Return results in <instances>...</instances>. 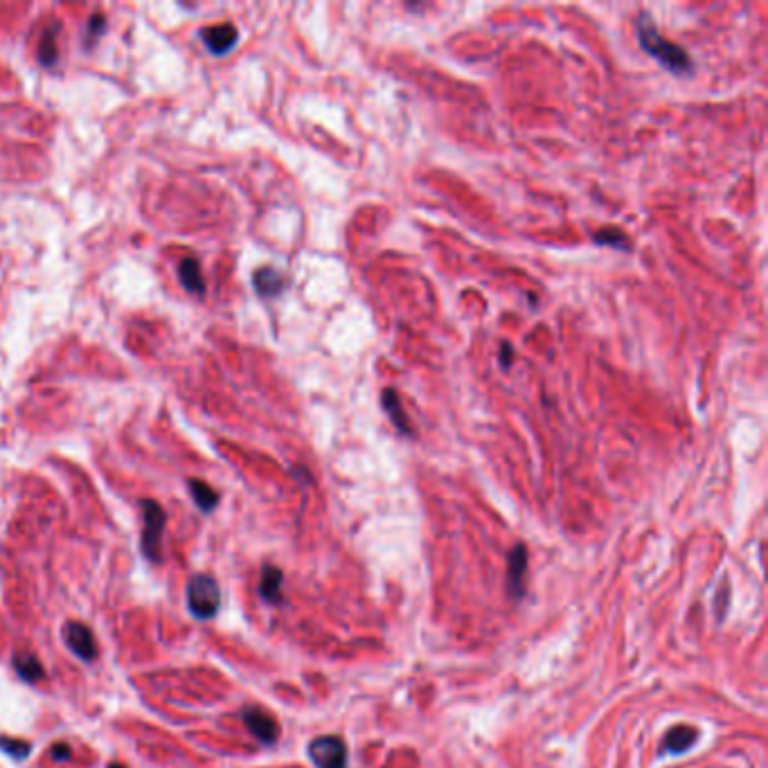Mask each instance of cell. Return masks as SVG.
Returning <instances> with one entry per match:
<instances>
[{
    "mask_svg": "<svg viewBox=\"0 0 768 768\" xmlns=\"http://www.w3.org/2000/svg\"><path fill=\"white\" fill-rule=\"evenodd\" d=\"M636 30H638V41L640 45L652 54L654 59H658L665 68H670L672 72H690L692 70V59L690 54L685 52L681 45H676L672 41H667L665 36L656 30V25L652 23V18L647 14H640L636 18Z\"/></svg>",
    "mask_w": 768,
    "mask_h": 768,
    "instance_id": "1",
    "label": "cell"
},
{
    "mask_svg": "<svg viewBox=\"0 0 768 768\" xmlns=\"http://www.w3.org/2000/svg\"><path fill=\"white\" fill-rule=\"evenodd\" d=\"M243 724L248 726V730L252 735H255L261 744L266 746H273L277 739H279V726L275 717H270L266 710L261 708H255V706H248L243 708Z\"/></svg>",
    "mask_w": 768,
    "mask_h": 768,
    "instance_id": "6",
    "label": "cell"
},
{
    "mask_svg": "<svg viewBox=\"0 0 768 768\" xmlns=\"http://www.w3.org/2000/svg\"><path fill=\"white\" fill-rule=\"evenodd\" d=\"M527 573V550L525 546H516L509 555V591L514 597L523 595V577Z\"/></svg>",
    "mask_w": 768,
    "mask_h": 768,
    "instance_id": "8",
    "label": "cell"
},
{
    "mask_svg": "<svg viewBox=\"0 0 768 768\" xmlns=\"http://www.w3.org/2000/svg\"><path fill=\"white\" fill-rule=\"evenodd\" d=\"M57 32H59L57 23H52L48 30L43 32V39L39 43V61L43 66H52V63L57 61Z\"/></svg>",
    "mask_w": 768,
    "mask_h": 768,
    "instance_id": "16",
    "label": "cell"
},
{
    "mask_svg": "<svg viewBox=\"0 0 768 768\" xmlns=\"http://www.w3.org/2000/svg\"><path fill=\"white\" fill-rule=\"evenodd\" d=\"M381 403L383 408L387 412V417H390V421L394 424L396 428H399L403 435H410V426L408 421H405V414H403V408H401V401L399 396H396V392L392 390V387H385L383 390V396H381Z\"/></svg>",
    "mask_w": 768,
    "mask_h": 768,
    "instance_id": "13",
    "label": "cell"
},
{
    "mask_svg": "<svg viewBox=\"0 0 768 768\" xmlns=\"http://www.w3.org/2000/svg\"><path fill=\"white\" fill-rule=\"evenodd\" d=\"M189 491H192V498L201 512H212L219 503V494L203 480H189Z\"/></svg>",
    "mask_w": 768,
    "mask_h": 768,
    "instance_id": "15",
    "label": "cell"
},
{
    "mask_svg": "<svg viewBox=\"0 0 768 768\" xmlns=\"http://www.w3.org/2000/svg\"><path fill=\"white\" fill-rule=\"evenodd\" d=\"M221 591L210 575H194L187 584V606L198 620H212L219 611Z\"/></svg>",
    "mask_w": 768,
    "mask_h": 768,
    "instance_id": "2",
    "label": "cell"
},
{
    "mask_svg": "<svg viewBox=\"0 0 768 768\" xmlns=\"http://www.w3.org/2000/svg\"><path fill=\"white\" fill-rule=\"evenodd\" d=\"M512 356H514V349H512V345H509V342H503V347H500V365L505 367V369H507L509 365H512Z\"/></svg>",
    "mask_w": 768,
    "mask_h": 768,
    "instance_id": "21",
    "label": "cell"
},
{
    "mask_svg": "<svg viewBox=\"0 0 768 768\" xmlns=\"http://www.w3.org/2000/svg\"><path fill=\"white\" fill-rule=\"evenodd\" d=\"M309 757L315 768H347V748L338 737H318L309 744Z\"/></svg>",
    "mask_w": 768,
    "mask_h": 768,
    "instance_id": "4",
    "label": "cell"
},
{
    "mask_svg": "<svg viewBox=\"0 0 768 768\" xmlns=\"http://www.w3.org/2000/svg\"><path fill=\"white\" fill-rule=\"evenodd\" d=\"M50 753H52V757H54V760H59V762H66L68 757H70V748H68L66 744H54Z\"/></svg>",
    "mask_w": 768,
    "mask_h": 768,
    "instance_id": "20",
    "label": "cell"
},
{
    "mask_svg": "<svg viewBox=\"0 0 768 768\" xmlns=\"http://www.w3.org/2000/svg\"><path fill=\"white\" fill-rule=\"evenodd\" d=\"M108 768H115V764H113V766H108Z\"/></svg>",
    "mask_w": 768,
    "mask_h": 768,
    "instance_id": "22",
    "label": "cell"
},
{
    "mask_svg": "<svg viewBox=\"0 0 768 768\" xmlns=\"http://www.w3.org/2000/svg\"><path fill=\"white\" fill-rule=\"evenodd\" d=\"M142 516H144V530H142V552L151 561L160 559V536L165 530V512L156 500H142Z\"/></svg>",
    "mask_w": 768,
    "mask_h": 768,
    "instance_id": "3",
    "label": "cell"
},
{
    "mask_svg": "<svg viewBox=\"0 0 768 768\" xmlns=\"http://www.w3.org/2000/svg\"><path fill=\"white\" fill-rule=\"evenodd\" d=\"M14 667H16L18 676H21L25 683H36V681H41L43 676H45L43 665L36 661L32 654H16Z\"/></svg>",
    "mask_w": 768,
    "mask_h": 768,
    "instance_id": "14",
    "label": "cell"
},
{
    "mask_svg": "<svg viewBox=\"0 0 768 768\" xmlns=\"http://www.w3.org/2000/svg\"><path fill=\"white\" fill-rule=\"evenodd\" d=\"M282 573L275 566H264L261 570V582H259V595L270 604L282 602Z\"/></svg>",
    "mask_w": 768,
    "mask_h": 768,
    "instance_id": "12",
    "label": "cell"
},
{
    "mask_svg": "<svg viewBox=\"0 0 768 768\" xmlns=\"http://www.w3.org/2000/svg\"><path fill=\"white\" fill-rule=\"evenodd\" d=\"M252 284H255L257 293L264 295V297H273V295H279L284 291V277L277 273L275 268H259L255 270V275H252Z\"/></svg>",
    "mask_w": 768,
    "mask_h": 768,
    "instance_id": "11",
    "label": "cell"
},
{
    "mask_svg": "<svg viewBox=\"0 0 768 768\" xmlns=\"http://www.w3.org/2000/svg\"><path fill=\"white\" fill-rule=\"evenodd\" d=\"M201 39L207 45V50L214 54H225L228 50L234 48L237 43V30H234L232 23H219L212 27H205L201 30Z\"/></svg>",
    "mask_w": 768,
    "mask_h": 768,
    "instance_id": "7",
    "label": "cell"
},
{
    "mask_svg": "<svg viewBox=\"0 0 768 768\" xmlns=\"http://www.w3.org/2000/svg\"><path fill=\"white\" fill-rule=\"evenodd\" d=\"M104 30H106V21H104V16H102V14L90 16L88 27H86V39H88V45H90V41H97L99 36L104 34Z\"/></svg>",
    "mask_w": 768,
    "mask_h": 768,
    "instance_id": "19",
    "label": "cell"
},
{
    "mask_svg": "<svg viewBox=\"0 0 768 768\" xmlns=\"http://www.w3.org/2000/svg\"><path fill=\"white\" fill-rule=\"evenodd\" d=\"M63 640H66L70 652L79 656L84 663L95 661V656H97L95 636L86 625H81V622H68L66 629H63Z\"/></svg>",
    "mask_w": 768,
    "mask_h": 768,
    "instance_id": "5",
    "label": "cell"
},
{
    "mask_svg": "<svg viewBox=\"0 0 768 768\" xmlns=\"http://www.w3.org/2000/svg\"><path fill=\"white\" fill-rule=\"evenodd\" d=\"M0 751L7 753L14 760H25L27 755L32 753V746L27 742H21V739H9V737H0Z\"/></svg>",
    "mask_w": 768,
    "mask_h": 768,
    "instance_id": "18",
    "label": "cell"
},
{
    "mask_svg": "<svg viewBox=\"0 0 768 768\" xmlns=\"http://www.w3.org/2000/svg\"><path fill=\"white\" fill-rule=\"evenodd\" d=\"M178 275L180 282H183L185 291L194 293V295H203L205 293V279L201 275V264H198L196 257H183L178 266Z\"/></svg>",
    "mask_w": 768,
    "mask_h": 768,
    "instance_id": "10",
    "label": "cell"
},
{
    "mask_svg": "<svg viewBox=\"0 0 768 768\" xmlns=\"http://www.w3.org/2000/svg\"><path fill=\"white\" fill-rule=\"evenodd\" d=\"M593 241H595V243H602V246L618 248V250H627V248H629V239H627V234L622 232V230H616V228L597 230V232L593 234Z\"/></svg>",
    "mask_w": 768,
    "mask_h": 768,
    "instance_id": "17",
    "label": "cell"
},
{
    "mask_svg": "<svg viewBox=\"0 0 768 768\" xmlns=\"http://www.w3.org/2000/svg\"><path fill=\"white\" fill-rule=\"evenodd\" d=\"M699 733L690 726H676L672 728L670 733L665 735V742H663V753L665 755H679V753H685L688 748L697 742Z\"/></svg>",
    "mask_w": 768,
    "mask_h": 768,
    "instance_id": "9",
    "label": "cell"
}]
</instances>
